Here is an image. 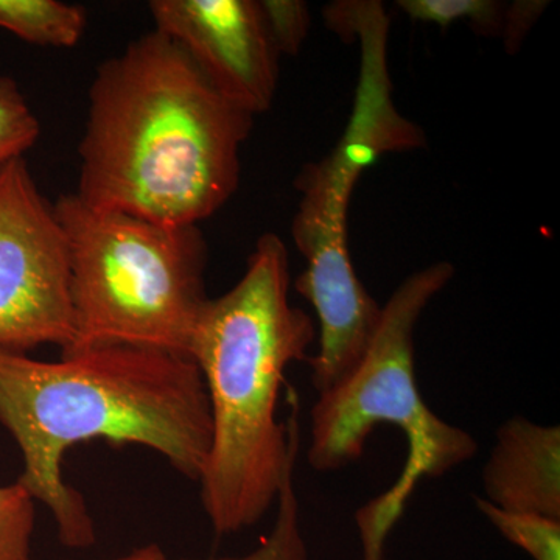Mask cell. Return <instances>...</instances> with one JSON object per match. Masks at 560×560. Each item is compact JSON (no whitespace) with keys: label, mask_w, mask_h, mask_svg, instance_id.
<instances>
[{"label":"cell","mask_w":560,"mask_h":560,"mask_svg":"<svg viewBox=\"0 0 560 560\" xmlns=\"http://www.w3.org/2000/svg\"><path fill=\"white\" fill-rule=\"evenodd\" d=\"M0 423L24 460L16 481L50 511L72 550L97 537L86 501L62 475L70 448L97 440L140 445L198 482L212 442L197 363L135 346H94L55 361L0 350Z\"/></svg>","instance_id":"cell-1"},{"label":"cell","mask_w":560,"mask_h":560,"mask_svg":"<svg viewBox=\"0 0 560 560\" xmlns=\"http://www.w3.org/2000/svg\"><path fill=\"white\" fill-rule=\"evenodd\" d=\"M315 341V323L290 302L289 249L267 232L238 282L206 302L190 341L212 419L198 482L217 536L257 525L278 501L300 452L298 405L280 422V389L290 364L308 360Z\"/></svg>","instance_id":"cell-3"},{"label":"cell","mask_w":560,"mask_h":560,"mask_svg":"<svg viewBox=\"0 0 560 560\" xmlns=\"http://www.w3.org/2000/svg\"><path fill=\"white\" fill-rule=\"evenodd\" d=\"M291 237L305 260L294 289L318 315V352L308 361L313 388L320 394L346 377L366 352L382 305L353 268L348 221L291 223Z\"/></svg>","instance_id":"cell-8"},{"label":"cell","mask_w":560,"mask_h":560,"mask_svg":"<svg viewBox=\"0 0 560 560\" xmlns=\"http://www.w3.org/2000/svg\"><path fill=\"white\" fill-rule=\"evenodd\" d=\"M548 2H533V0H518V2L506 3V13H504L503 33L501 38L504 40L508 54H515L521 49L523 40L541 16Z\"/></svg>","instance_id":"cell-17"},{"label":"cell","mask_w":560,"mask_h":560,"mask_svg":"<svg viewBox=\"0 0 560 560\" xmlns=\"http://www.w3.org/2000/svg\"><path fill=\"white\" fill-rule=\"evenodd\" d=\"M260 10L279 55L300 54L311 31V10L300 0H260Z\"/></svg>","instance_id":"cell-16"},{"label":"cell","mask_w":560,"mask_h":560,"mask_svg":"<svg viewBox=\"0 0 560 560\" xmlns=\"http://www.w3.org/2000/svg\"><path fill=\"white\" fill-rule=\"evenodd\" d=\"M253 124L151 31L95 72L73 194L92 209L198 226L237 190Z\"/></svg>","instance_id":"cell-2"},{"label":"cell","mask_w":560,"mask_h":560,"mask_svg":"<svg viewBox=\"0 0 560 560\" xmlns=\"http://www.w3.org/2000/svg\"><path fill=\"white\" fill-rule=\"evenodd\" d=\"M474 504L501 536L533 560H560V521L528 512L504 511L475 495Z\"/></svg>","instance_id":"cell-11"},{"label":"cell","mask_w":560,"mask_h":560,"mask_svg":"<svg viewBox=\"0 0 560 560\" xmlns=\"http://www.w3.org/2000/svg\"><path fill=\"white\" fill-rule=\"evenodd\" d=\"M489 503L560 521V429L514 416L495 433L481 474Z\"/></svg>","instance_id":"cell-9"},{"label":"cell","mask_w":560,"mask_h":560,"mask_svg":"<svg viewBox=\"0 0 560 560\" xmlns=\"http://www.w3.org/2000/svg\"><path fill=\"white\" fill-rule=\"evenodd\" d=\"M399 7L416 22L447 28L463 21L482 36L500 38L506 13V3L495 0H400Z\"/></svg>","instance_id":"cell-13"},{"label":"cell","mask_w":560,"mask_h":560,"mask_svg":"<svg viewBox=\"0 0 560 560\" xmlns=\"http://www.w3.org/2000/svg\"><path fill=\"white\" fill-rule=\"evenodd\" d=\"M70 259L73 341L135 346L189 357L208 302L209 250L200 226L105 212L65 194L54 205Z\"/></svg>","instance_id":"cell-5"},{"label":"cell","mask_w":560,"mask_h":560,"mask_svg":"<svg viewBox=\"0 0 560 560\" xmlns=\"http://www.w3.org/2000/svg\"><path fill=\"white\" fill-rule=\"evenodd\" d=\"M39 135L38 117L20 84L0 75V168L10 161L25 158Z\"/></svg>","instance_id":"cell-14"},{"label":"cell","mask_w":560,"mask_h":560,"mask_svg":"<svg viewBox=\"0 0 560 560\" xmlns=\"http://www.w3.org/2000/svg\"><path fill=\"white\" fill-rule=\"evenodd\" d=\"M35 506L20 482L0 486V560H32Z\"/></svg>","instance_id":"cell-15"},{"label":"cell","mask_w":560,"mask_h":560,"mask_svg":"<svg viewBox=\"0 0 560 560\" xmlns=\"http://www.w3.org/2000/svg\"><path fill=\"white\" fill-rule=\"evenodd\" d=\"M154 31L186 51L224 101L250 116L271 108L279 51L257 0H153Z\"/></svg>","instance_id":"cell-7"},{"label":"cell","mask_w":560,"mask_h":560,"mask_svg":"<svg viewBox=\"0 0 560 560\" xmlns=\"http://www.w3.org/2000/svg\"><path fill=\"white\" fill-rule=\"evenodd\" d=\"M275 523L268 536L253 551L242 556H223L208 559L165 560H308L307 544L301 529L300 501L294 489V467L287 471L276 501Z\"/></svg>","instance_id":"cell-12"},{"label":"cell","mask_w":560,"mask_h":560,"mask_svg":"<svg viewBox=\"0 0 560 560\" xmlns=\"http://www.w3.org/2000/svg\"><path fill=\"white\" fill-rule=\"evenodd\" d=\"M453 276L452 264L436 261L401 280L382 305L381 323L359 363L318 394L312 408L307 458L319 474L357 463L378 425L396 427L407 440L399 478L357 511L363 560H385L386 539L420 481L444 477L477 455L475 438L434 415L416 378V326Z\"/></svg>","instance_id":"cell-4"},{"label":"cell","mask_w":560,"mask_h":560,"mask_svg":"<svg viewBox=\"0 0 560 560\" xmlns=\"http://www.w3.org/2000/svg\"><path fill=\"white\" fill-rule=\"evenodd\" d=\"M167 555L162 551L160 545L149 544L145 547L136 548L127 555L117 556V558H110L106 560H165Z\"/></svg>","instance_id":"cell-18"},{"label":"cell","mask_w":560,"mask_h":560,"mask_svg":"<svg viewBox=\"0 0 560 560\" xmlns=\"http://www.w3.org/2000/svg\"><path fill=\"white\" fill-rule=\"evenodd\" d=\"M86 22L83 7L60 0H0V28L35 46H77Z\"/></svg>","instance_id":"cell-10"},{"label":"cell","mask_w":560,"mask_h":560,"mask_svg":"<svg viewBox=\"0 0 560 560\" xmlns=\"http://www.w3.org/2000/svg\"><path fill=\"white\" fill-rule=\"evenodd\" d=\"M73 341L69 246L25 158L0 168V350Z\"/></svg>","instance_id":"cell-6"}]
</instances>
